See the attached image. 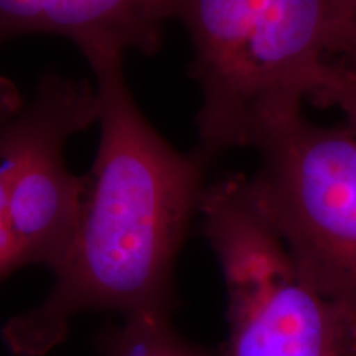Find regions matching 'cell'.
Wrapping results in <instances>:
<instances>
[{"instance_id":"8992f818","label":"cell","mask_w":356,"mask_h":356,"mask_svg":"<svg viewBox=\"0 0 356 356\" xmlns=\"http://www.w3.org/2000/svg\"><path fill=\"white\" fill-rule=\"evenodd\" d=\"M172 0H44L42 35L76 44L83 56L95 51L154 55L163 42Z\"/></svg>"},{"instance_id":"7a4b0ae2","label":"cell","mask_w":356,"mask_h":356,"mask_svg":"<svg viewBox=\"0 0 356 356\" xmlns=\"http://www.w3.org/2000/svg\"><path fill=\"white\" fill-rule=\"evenodd\" d=\"M333 0H172L200 88L197 152L252 147L302 115L328 63Z\"/></svg>"},{"instance_id":"5b68a950","label":"cell","mask_w":356,"mask_h":356,"mask_svg":"<svg viewBox=\"0 0 356 356\" xmlns=\"http://www.w3.org/2000/svg\"><path fill=\"white\" fill-rule=\"evenodd\" d=\"M97 119L96 88L88 79L51 71L40 78L32 99L8 122V226L19 267L40 264L56 273L63 264L84 191V178L66 167L65 145Z\"/></svg>"},{"instance_id":"7c38bea8","label":"cell","mask_w":356,"mask_h":356,"mask_svg":"<svg viewBox=\"0 0 356 356\" xmlns=\"http://www.w3.org/2000/svg\"><path fill=\"white\" fill-rule=\"evenodd\" d=\"M25 101L22 99L19 88L12 79L0 76V131L22 109Z\"/></svg>"},{"instance_id":"3957f363","label":"cell","mask_w":356,"mask_h":356,"mask_svg":"<svg viewBox=\"0 0 356 356\" xmlns=\"http://www.w3.org/2000/svg\"><path fill=\"white\" fill-rule=\"evenodd\" d=\"M198 215L228 296L220 356H356V320L305 277L248 175L207 184Z\"/></svg>"},{"instance_id":"9c48e42d","label":"cell","mask_w":356,"mask_h":356,"mask_svg":"<svg viewBox=\"0 0 356 356\" xmlns=\"http://www.w3.org/2000/svg\"><path fill=\"white\" fill-rule=\"evenodd\" d=\"M310 101L322 108H335L345 115L346 127L356 137V78L328 61Z\"/></svg>"},{"instance_id":"52a82bcc","label":"cell","mask_w":356,"mask_h":356,"mask_svg":"<svg viewBox=\"0 0 356 356\" xmlns=\"http://www.w3.org/2000/svg\"><path fill=\"white\" fill-rule=\"evenodd\" d=\"M104 356H202L170 325V312H140L124 317L121 327L101 341Z\"/></svg>"},{"instance_id":"ba28073f","label":"cell","mask_w":356,"mask_h":356,"mask_svg":"<svg viewBox=\"0 0 356 356\" xmlns=\"http://www.w3.org/2000/svg\"><path fill=\"white\" fill-rule=\"evenodd\" d=\"M328 61L356 78V0H333Z\"/></svg>"},{"instance_id":"6da1fadb","label":"cell","mask_w":356,"mask_h":356,"mask_svg":"<svg viewBox=\"0 0 356 356\" xmlns=\"http://www.w3.org/2000/svg\"><path fill=\"white\" fill-rule=\"evenodd\" d=\"M84 58L99 99V147L50 293L3 328L19 356L55 348L81 312H170L173 266L207 186L210 160L180 152L155 131L134 99L122 53Z\"/></svg>"},{"instance_id":"8fae6325","label":"cell","mask_w":356,"mask_h":356,"mask_svg":"<svg viewBox=\"0 0 356 356\" xmlns=\"http://www.w3.org/2000/svg\"><path fill=\"white\" fill-rule=\"evenodd\" d=\"M44 0H0V48L13 38L42 35Z\"/></svg>"},{"instance_id":"30bf717a","label":"cell","mask_w":356,"mask_h":356,"mask_svg":"<svg viewBox=\"0 0 356 356\" xmlns=\"http://www.w3.org/2000/svg\"><path fill=\"white\" fill-rule=\"evenodd\" d=\"M7 126L0 131V280L15 269H19L10 226H8V185H10L12 173V145Z\"/></svg>"},{"instance_id":"277c9868","label":"cell","mask_w":356,"mask_h":356,"mask_svg":"<svg viewBox=\"0 0 356 356\" xmlns=\"http://www.w3.org/2000/svg\"><path fill=\"white\" fill-rule=\"evenodd\" d=\"M252 195L307 279L356 320V137L292 119L254 145Z\"/></svg>"}]
</instances>
